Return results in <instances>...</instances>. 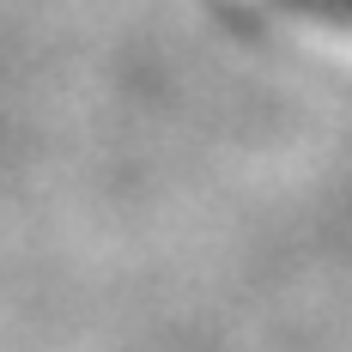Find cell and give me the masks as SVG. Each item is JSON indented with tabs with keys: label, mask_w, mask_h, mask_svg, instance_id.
<instances>
[{
	"label": "cell",
	"mask_w": 352,
	"mask_h": 352,
	"mask_svg": "<svg viewBox=\"0 0 352 352\" xmlns=\"http://www.w3.org/2000/svg\"><path fill=\"white\" fill-rule=\"evenodd\" d=\"M285 6L316 19V25H328V31H352V0H285Z\"/></svg>",
	"instance_id": "obj_1"
}]
</instances>
